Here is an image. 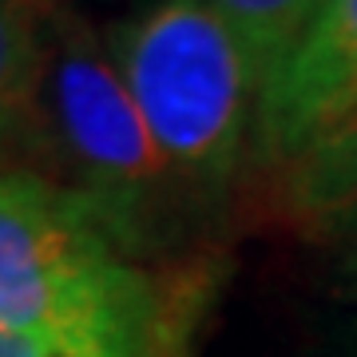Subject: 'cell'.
I'll return each mask as SVG.
<instances>
[{"label":"cell","mask_w":357,"mask_h":357,"mask_svg":"<svg viewBox=\"0 0 357 357\" xmlns=\"http://www.w3.org/2000/svg\"><path fill=\"white\" fill-rule=\"evenodd\" d=\"M24 163L84 199L123 255L155 250L191 199L155 147L107 44L68 4L52 16Z\"/></svg>","instance_id":"6da1fadb"},{"label":"cell","mask_w":357,"mask_h":357,"mask_svg":"<svg viewBox=\"0 0 357 357\" xmlns=\"http://www.w3.org/2000/svg\"><path fill=\"white\" fill-rule=\"evenodd\" d=\"M103 44L178 183L218 195L238 171L262 96L222 16L206 0H155Z\"/></svg>","instance_id":"7a4b0ae2"},{"label":"cell","mask_w":357,"mask_h":357,"mask_svg":"<svg viewBox=\"0 0 357 357\" xmlns=\"http://www.w3.org/2000/svg\"><path fill=\"white\" fill-rule=\"evenodd\" d=\"M147 294L84 199L0 171V330L139 342Z\"/></svg>","instance_id":"3957f363"},{"label":"cell","mask_w":357,"mask_h":357,"mask_svg":"<svg viewBox=\"0 0 357 357\" xmlns=\"http://www.w3.org/2000/svg\"><path fill=\"white\" fill-rule=\"evenodd\" d=\"M357 112V0H326L258 96L255 139L266 159L298 155Z\"/></svg>","instance_id":"277c9868"},{"label":"cell","mask_w":357,"mask_h":357,"mask_svg":"<svg viewBox=\"0 0 357 357\" xmlns=\"http://www.w3.org/2000/svg\"><path fill=\"white\" fill-rule=\"evenodd\" d=\"M56 8L60 0H0V167L24 163Z\"/></svg>","instance_id":"5b68a950"},{"label":"cell","mask_w":357,"mask_h":357,"mask_svg":"<svg viewBox=\"0 0 357 357\" xmlns=\"http://www.w3.org/2000/svg\"><path fill=\"white\" fill-rule=\"evenodd\" d=\"M290 171V203L310 218H345L357 211V112L298 155Z\"/></svg>","instance_id":"8992f818"},{"label":"cell","mask_w":357,"mask_h":357,"mask_svg":"<svg viewBox=\"0 0 357 357\" xmlns=\"http://www.w3.org/2000/svg\"><path fill=\"white\" fill-rule=\"evenodd\" d=\"M206 4L243 44L262 88L294 52V44L306 36L314 16L326 8V0H206Z\"/></svg>","instance_id":"52a82bcc"},{"label":"cell","mask_w":357,"mask_h":357,"mask_svg":"<svg viewBox=\"0 0 357 357\" xmlns=\"http://www.w3.org/2000/svg\"><path fill=\"white\" fill-rule=\"evenodd\" d=\"M139 342H100V337H32L0 330V357H135Z\"/></svg>","instance_id":"ba28073f"},{"label":"cell","mask_w":357,"mask_h":357,"mask_svg":"<svg viewBox=\"0 0 357 357\" xmlns=\"http://www.w3.org/2000/svg\"><path fill=\"white\" fill-rule=\"evenodd\" d=\"M147 4H155V0H147Z\"/></svg>","instance_id":"9c48e42d"},{"label":"cell","mask_w":357,"mask_h":357,"mask_svg":"<svg viewBox=\"0 0 357 357\" xmlns=\"http://www.w3.org/2000/svg\"><path fill=\"white\" fill-rule=\"evenodd\" d=\"M354 215H357V211H354Z\"/></svg>","instance_id":"30bf717a"}]
</instances>
